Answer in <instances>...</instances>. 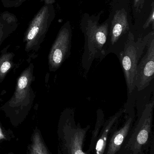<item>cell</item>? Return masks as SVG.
Segmentation results:
<instances>
[{
    "label": "cell",
    "mask_w": 154,
    "mask_h": 154,
    "mask_svg": "<svg viewBox=\"0 0 154 154\" xmlns=\"http://www.w3.org/2000/svg\"><path fill=\"white\" fill-rule=\"evenodd\" d=\"M154 34L148 41L143 54L138 62L135 76L134 91H144L154 83Z\"/></svg>",
    "instance_id": "cell-10"
},
{
    "label": "cell",
    "mask_w": 154,
    "mask_h": 154,
    "mask_svg": "<svg viewBox=\"0 0 154 154\" xmlns=\"http://www.w3.org/2000/svg\"><path fill=\"white\" fill-rule=\"evenodd\" d=\"M145 0H134V7L137 11H141L143 7Z\"/></svg>",
    "instance_id": "cell-18"
},
{
    "label": "cell",
    "mask_w": 154,
    "mask_h": 154,
    "mask_svg": "<svg viewBox=\"0 0 154 154\" xmlns=\"http://www.w3.org/2000/svg\"><path fill=\"white\" fill-rule=\"evenodd\" d=\"M127 103L124 107V113L126 114L125 121L122 126L117 128V122L111 128L108 139L106 147L104 154H117L120 150L128 132L135 120V113L134 109L135 100L129 97Z\"/></svg>",
    "instance_id": "cell-9"
},
{
    "label": "cell",
    "mask_w": 154,
    "mask_h": 154,
    "mask_svg": "<svg viewBox=\"0 0 154 154\" xmlns=\"http://www.w3.org/2000/svg\"><path fill=\"white\" fill-rule=\"evenodd\" d=\"M153 34L154 31H152L143 38L135 40L133 32H130L124 48L118 57L124 76L128 96L132 95L134 91L137 67L149 39Z\"/></svg>",
    "instance_id": "cell-4"
},
{
    "label": "cell",
    "mask_w": 154,
    "mask_h": 154,
    "mask_svg": "<svg viewBox=\"0 0 154 154\" xmlns=\"http://www.w3.org/2000/svg\"><path fill=\"white\" fill-rule=\"evenodd\" d=\"M130 32L131 24L126 10L124 8L117 10L110 20L106 56L113 53L118 57L124 48Z\"/></svg>",
    "instance_id": "cell-7"
},
{
    "label": "cell",
    "mask_w": 154,
    "mask_h": 154,
    "mask_svg": "<svg viewBox=\"0 0 154 154\" xmlns=\"http://www.w3.org/2000/svg\"><path fill=\"white\" fill-rule=\"evenodd\" d=\"M5 138V136L4 134L0 127V141Z\"/></svg>",
    "instance_id": "cell-21"
},
{
    "label": "cell",
    "mask_w": 154,
    "mask_h": 154,
    "mask_svg": "<svg viewBox=\"0 0 154 154\" xmlns=\"http://www.w3.org/2000/svg\"><path fill=\"white\" fill-rule=\"evenodd\" d=\"M154 106L153 97L142 111L137 112V119L117 154H148L154 140L152 133Z\"/></svg>",
    "instance_id": "cell-2"
},
{
    "label": "cell",
    "mask_w": 154,
    "mask_h": 154,
    "mask_svg": "<svg viewBox=\"0 0 154 154\" xmlns=\"http://www.w3.org/2000/svg\"><path fill=\"white\" fill-rule=\"evenodd\" d=\"M124 109L123 108L104 122L96 143L94 151H95L94 154H104L110 130L124 114Z\"/></svg>",
    "instance_id": "cell-11"
},
{
    "label": "cell",
    "mask_w": 154,
    "mask_h": 154,
    "mask_svg": "<svg viewBox=\"0 0 154 154\" xmlns=\"http://www.w3.org/2000/svg\"><path fill=\"white\" fill-rule=\"evenodd\" d=\"M34 65L30 63L17 79L15 91L11 98L1 107L8 115L15 117L26 116L32 107L35 95L32 88L34 81Z\"/></svg>",
    "instance_id": "cell-3"
},
{
    "label": "cell",
    "mask_w": 154,
    "mask_h": 154,
    "mask_svg": "<svg viewBox=\"0 0 154 154\" xmlns=\"http://www.w3.org/2000/svg\"><path fill=\"white\" fill-rule=\"evenodd\" d=\"M18 20L13 14L5 11L0 14V47L4 41L16 30Z\"/></svg>",
    "instance_id": "cell-12"
},
{
    "label": "cell",
    "mask_w": 154,
    "mask_h": 154,
    "mask_svg": "<svg viewBox=\"0 0 154 154\" xmlns=\"http://www.w3.org/2000/svg\"><path fill=\"white\" fill-rule=\"evenodd\" d=\"M72 29L69 21L61 27L51 48L48 57L49 69L55 72L71 54Z\"/></svg>",
    "instance_id": "cell-8"
},
{
    "label": "cell",
    "mask_w": 154,
    "mask_h": 154,
    "mask_svg": "<svg viewBox=\"0 0 154 154\" xmlns=\"http://www.w3.org/2000/svg\"><path fill=\"white\" fill-rule=\"evenodd\" d=\"M56 2V0H43L44 5H53Z\"/></svg>",
    "instance_id": "cell-19"
},
{
    "label": "cell",
    "mask_w": 154,
    "mask_h": 154,
    "mask_svg": "<svg viewBox=\"0 0 154 154\" xmlns=\"http://www.w3.org/2000/svg\"><path fill=\"white\" fill-rule=\"evenodd\" d=\"M104 122H105V115H104V112L101 109H99L97 111L96 122L95 125V128L92 132L89 149L88 151L90 153L92 152V151H94L98 137L99 135V133L101 131Z\"/></svg>",
    "instance_id": "cell-14"
},
{
    "label": "cell",
    "mask_w": 154,
    "mask_h": 154,
    "mask_svg": "<svg viewBox=\"0 0 154 154\" xmlns=\"http://www.w3.org/2000/svg\"><path fill=\"white\" fill-rule=\"evenodd\" d=\"M10 46L1 51L0 55V83H2L6 75L13 66L14 53L8 51Z\"/></svg>",
    "instance_id": "cell-13"
},
{
    "label": "cell",
    "mask_w": 154,
    "mask_h": 154,
    "mask_svg": "<svg viewBox=\"0 0 154 154\" xmlns=\"http://www.w3.org/2000/svg\"><path fill=\"white\" fill-rule=\"evenodd\" d=\"M60 120L68 154H90L88 151L86 152H84L83 146L90 125L82 128L79 123L76 124L75 110L70 108H66L62 111Z\"/></svg>",
    "instance_id": "cell-6"
},
{
    "label": "cell",
    "mask_w": 154,
    "mask_h": 154,
    "mask_svg": "<svg viewBox=\"0 0 154 154\" xmlns=\"http://www.w3.org/2000/svg\"><path fill=\"white\" fill-rule=\"evenodd\" d=\"M55 15L53 5H44L34 15L24 33L26 52H37L40 48Z\"/></svg>",
    "instance_id": "cell-5"
},
{
    "label": "cell",
    "mask_w": 154,
    "mask_h": 154,
    "mask_svg": "<svg viewBox=\"0 0 154 154\" xmlns=\"http://www.w3.org/2000/svg\"><path fill=\"white\" fill-rule=\"evenodd\" d=\"M152 26V29H154V4L153 2L152 5L151 12L146 21L143 25V29L144 30L147 29L150 26Z\"/></svg>",
    "instance_id": "cell-17"
},
{
    "label": "cell",
    "mask_w": 154,
    "mask_h": 154,
    "mask_svg": "<svg viewBox=\"0 0 154 154\" xmlns=\"http://www.w3.org/2000/svg\"><path fill=\"white\" fill-rule=\"evenodd\" d=\"M154 139L152 142V145H151V149L150 150V154H154Z\"/></svg>",
    "instance_id": "cell-20"
},
{
    "label": "cell",
    "mask_w": 154,
    "mask_h": 154,
    "mask_svg": "<svg viewBox=\"0 0 154 154\" xmlns=\"http://www.w3.org/2000/svg\"><path fill=\"white\" fill-rule=\"evenodd\" d=\"M100 17V14L91 15L85 13L80 21V29L85 39L81 66L86 71H89L96 60H102L107 56V42L110 20L108 19L99 23Z\"/></svg>",
    "instance_id": "cell-1"
},
{
    "label": "cell",
    "mask_w": 154,
    "mask_h": 154,
    "mask_svg": "<svg viewBox=\"0 0 154 154\" xmlns=\"http://www.w3.org/2000/svg\"><path fill=\"white\" fill-rule=\"evenodd\" d=\"M27 0H1L3 5L5 8H17Z\"/></svg>",
    "instance_id": "cell-16"
},
{
    "label": "cell",
    "mask_w": 154,
    "mask_h": 154,
    "mask_svg": "<svg viewBox=\"0 0 154 154\" xmlns=\"http://www.w3.org/2000/svg\"><path fill=\"white\" fill-rule=\"evenodd\" d=\"M30 154H49L40 135L38 131H35L33 136Z\"/></svg>",
    "instance_id": "cell-15"
}]
</instances>
